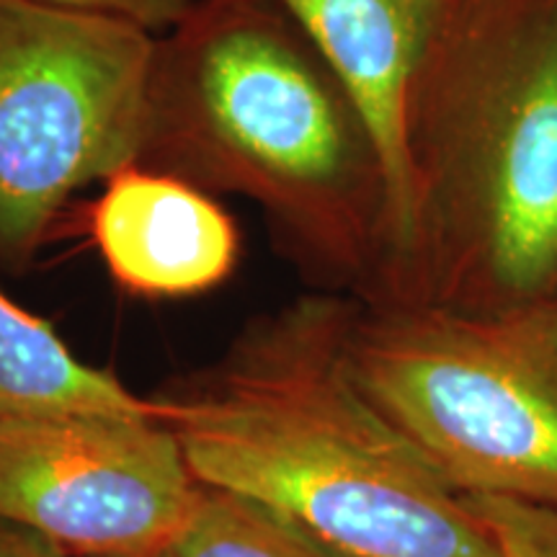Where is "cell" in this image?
Wrapping results in <instances>:
<instances>
[{"mask_svg": "<svg viewBox=\"0 0 557 557\" xmlns=\"http://www.w3.org/2000/svg\"><path fill=\"white\" fill-rule=\"evenodd\" d=\"M357 297L305 295L246 325L220 364L160 395L201 485L259 504L348 557H498L468 496L346 364Z\"/></svg>", "mask_w": 557, "mask_h": 557, "instance_id": "1", "label": "cell"}, {"mask_svg": "<svg viewBox=\"0 0 557 557\" xmlns=\"http://www.w3.org/2000/svg\"><path fill=\"white\" fill-rule=\"evenodd\" d=\"M137 163L256 201L299 267L380 297L385 165L329 60L274 0H199L156 37Z\"/></svg>", "mask_w": 557, "mask_h": 557, "instance_id": "2", "label": "cell"}, {"mask_svg": "<svg viewBox=\"0 0 557 557\" xmlns=\"http://www.w3.org/2000/svg\"><path fill=\"white\" fill-rule=\"evenodd\" d=\"M408 163L413 235L380 302L557 305V0H438Z\"/></svg>", "mask_w": 557, "mask_h": 557, "instance_id": "3", "label": "cell"}, {"mask_svg": "<svg viewBox=\"0 0 557 557\" xmlns=\"http://www.w3.org/2000/svg\"><path fill=\"white\" fill-rule=\"evenodd\" d=\"M344 351L367 398L457 493L557 506V305L357 299Z\"/></svg>", "mask_w": 557, "mask_h": 557, "instance_id": "4", "label": "cell"}, {"mask_svg": "<svg viewBox=\"0 0 557 557\" xmlns=\"http://www.w3.org/2000/svg\"><path fill=\"white\" fill-rule=\"evenodd\" d=\"M156 37L0 0V261L24 271L70 197L137 163Z\"/></svg>", "mask_w": 557, "mask_h": 557, "instance_id": "5", "label": "cell"}, {"mask_svg": "<svg viewBox=\"0 0 557 557\" xmlns=\"http://www.w3.org/2000/svg\"><path fill=\"white\" fill-rule=\"evenodd\" d=\"M201 483L160 418H0V521L67 555L158 557Z\"/></svg>", "mask_w": 557, "mask_h": 557, "instance_id": "6", "label": "cell"}, {"mask_svg": "<svg viewBox=\"0 0 557 557\" xmlns=\"http://www.w3.org/2000/svg\"><path fill=\"white\" fill-rule=\"evenodd\" d=\"M308 34L364 116L389 194V259L380 297L413 235L408 103L438 0H274Z\"/></svg>", "mask_w": 557, "mask_h": 557, "instance_id": "7", "label": "cell"}, {"mask_svg": "<svg viewBox=\"0 0 557 557\" xmlns=\"http://www.w3.org/2000/svg\"><path fill=\"white\" fill-rule=\"evenodd\" d=\"M86 230L122 289L137 297H194L225 284L240 259L233 214L173 173L129 163L101 181Z\"/></svg>", "mask_w": 557, "mask_h": 557, "instance_id": "8", "label": "cell"}, {"mask_svg": "<svg viewBox=\"0 0 557 557\" xmlns=\"http://www.w3.org/2000/svg\"><path fill=\"white\" fill-rule=\"evenodd\" d=\"M83 413L160 418V408L81 361L47 320L0 289V418Z\"/></svg>", "mask_w": 557, "mask_h": 557, "instance_id": "9", "label": "cell"}, {"mask_svg": "<svg viewBox=\"0 0 557 557\" xmlns=\"http://www.w3.org/2000/svg\"><path fill=\"white\" fill-rule=\"evenodd\" d=\"M158 557H348L253 500L201 485L191 519Z\"/></svg>", "mask_w": 557, "mask_h": 557, "instance_id": "10", "label": "cell"}, {"mask_svg": "<svg viewBox=\"0 0 557 557\" xmlns=\"http://www.w3.org/2000/svg\"><path fill=\"white\" fill-rule=\"evenodd\" d=\"M496 542L498 557H557V506L468 496Z\"/></svg>", "mask_w": 557, "mask_h": 557, "instance_id": "11", "label": "cell"}, {"mask_svg": "<svg viewBox=\"0 0 557 557\" xmlns=\"http://www.w3.org/2000/svg\"><path fill=\"white\" fill-rule=\"evenodd\" d=\"M67 13L120 21V24L137 26V29L163 37L194 11L199 0H34Z\"/></svg>", "mask_w": 557, "mask_h": 557, "instance_id": "12", "label": "cell"}, {"mask_svg": "<svg viewBox=\"0 0 557 557\" xmlns=\"http://www.w3.org/2000/svg\"><path fill=\"white\" fill-rule=\"evenodd\" d=\"M0 557H70L65 549L54 545L32 529L0 521Z\"/></svg>", "mask_w": 557, "mask_h": 557, "instance_id": "13", "label": "cell"}]
</instances>
